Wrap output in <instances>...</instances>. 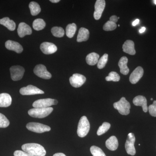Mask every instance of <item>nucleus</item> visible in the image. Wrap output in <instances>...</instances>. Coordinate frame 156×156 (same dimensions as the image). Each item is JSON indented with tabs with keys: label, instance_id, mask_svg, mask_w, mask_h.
<instances>
[{
	"label": "nucleus",
	"instance_id": "nucleus-33",
	"mask_svg": "<svg viewBox=\"0 0 156 156\" xmlns=\"http://www.w3.org/2000/svg\"><path fill=\"white\" fill-rule=\"evenodd\" d=\"M10 125L8 119L2 114L0 113V128H5Z\"/></svg>",
	"mask_w": 156,
	"mask_h": 156
},
{
	"label": "nucleus",
	"instance_id": "nucleus-23",
	"mask_svg": "<svg viewBox=\"0 0 156 156\" xmlns=\"http://www.w3.org/2000/svg\"><path fill=\"white\" fill-rule=\"evenodd\" d=\"M89 32L87 29L81 27L79 31L77 38V41L82 42L86 41L89 39Z\"/></svg>",
	"mask_w": 156,
	"mask_h": 156
},
{
	"label": "nucleus",
	"instance_id": "nucleus-29",
	"mask_svg": "<svg viewBox=\"0 0 156 156\" xmlns=\"http://www.w3.org/2000/svg\"><path fill=\"white\" fill-rule=\"evenodd\" d=\"M111 127L110 124L109 123L105 122L101 126L99 127L98 130L97 134L98 136L102 135L105 133L107 132L110 129Z\"/></svg>",
	"mask_w": 156,
	"mask_h": 156
},
{
	"label": "nucleus",
	"instance_id": "nucleus-28",
	"mask_svg": "<svg viewBox=\"0 0 156 156\" xmlns=\"http://www.w3.org/2000/svg\"><path fill=\"white\" fill-rule=\"evenodd\" d=\"M51 32L54 37H62L64 36L65 31L61 27H55L51 29Z\"/></svg>",
	"mask_w": 156,
	"mask_h": 156
},
{
	"label": "nucleus",
	"instance_id": "nucleus-31",
	"mask_svg": "<svg viewBox=\"0 0 156 156\" xmlns=\"http://www.w3.org/2000/svg\"><path fill=\"white\" fill-rule=\"evenodd\" d=\"M108 60V55L105 53L98 60L97 63L98 68L99 69H103L106 65Z\"/></svg>",
	"mask_w": 156,
	"mask_h": 156
},
{
	"label": "nucleus",
	"instance_id": "nucleus-26",
	"mask_svg": "<svg viewBox=\"0 0 156 156\" xmlns=\"http://www.w3.org/2000/svg\"><path fill=\"white\" fill-rule=\"evenodd\" d=\"M46 26V23L44 20L37 19L34 20L33 23V27L36 30H41L45 28Z\"/></svg>",
	"mask_w": 156,
	"mask_h": 156
},
{
	"label": "nucleus",
	"instance_id": "nucleus-30",
	"mask_svg": "<svg viewBox=\"0 0 156 156\" xmlns=\"http://www.w3.org/2000/svg\"><path fill=\"white\" fill-rule=\"evenodd\" d=\"M90 151L93 156H106L100 148L92 146L90 148Z\"/></svg>",
	"mask_w": 156,
	"mask_h": 156
},
{
	"label": "nucleus",
	"instance_id": "nucleus-10",
	"mask_svg": "<svg viewBox=\"0 0 156 156\" xmlns=\"http://www.w3.org/2000/svg\"><path fill=\"white\" fill-rule=\"evenodd\" d=\"M20 93L22 95H30L44 94V92L37 87L30 85L21 88L20 90Z\"/></svg>",
	"mask_w": 156,
	"mask_h": 156
},
{
	"label": "nucleus",
	"instance_id": "nucleus-17",
	"mask_svg": "<svg viewBox=\"0 0 156 156\" xmlns=\"http://www.w3.org/2000/svg\"><path fill=\"white\" fill-rule=\"evenodd\" d=\"M5 47L7 49L12 51H15L17 53H22L23 50V48L19 43L14 41H9L6 42Z\"/></svg>",
	"mask_w": 156,
	"mask_h": 156
},
{
	"label": "nucleus",
	"instance_id": "nucleus-38",
	"mask_svg": "<svg viewBox=\"0 0 156 156\" xmlns=\"http://www.w3.org/2000/svg\"><path fill=\"white\" fill-rule=\"evenodd\" d=\"M140 22V20L139 19H137L136 20H135L132 23V25L133 26H136L137 25V24H138V23H139Z\"/></svg>",
	"mask_w": 156,
	"mask_h": 156
},
{
	"label": "nucleus",
	"instance_id": "nucleus-5",
	"mask_svg": "<svg viewBox=\"0 0 156 156\" xmlns=\"http://www.w3.org/2000/svg\"><path fill=\"white\" fill-rule=\"evenodd\" d=\"M26 128L29 131L37 133H43L51 130L50 127L41 123L30 122L27 124Z\"/></svg>",
	"mask_w": 156,
	"mask_h": 156
},
{
	"label": "nucleus",
	"instance_id": "nucleus-40",
	"mask_svg": "<svg viewBox=\"0 0 156 156\" xmlns=\"http://www.w3.org/2000/svg\"><path fill=\"white\" fill-rule=\"evenodd\" d=\"M146 30V28L145 27H141V29L139 30L140 33L141 34L143 33Z\"/></svg>",
	"mask_w": 156,
	"mask_h": 156
},
{
	"label": "nucleus",
	"instance_id": "nucleus-15",
	"mask_svg": "<svg viewBox=\"0 0 156 156\" xmlns=\"http://www.w3.org/2000/svg\"><path fill=\"white\" fill-rule=\"evenodd\" d=\"M32 31L30 27L24 22L19 24L17 29V33L20 37H23L26 35L31 34Z\"/></svg>",
	"mask_w": 156,
	"mask_h": 156
},
{
	"label": "nucleus",
	"instance_id": "nucleus-3",
	"mask_svg": "<svg viewBox=\"0 0 156 156\" xmlns=\"http://www.w3.org/2000/svg\"><path fill=\"white\" fill-rule=\"evenodd\" d=\"M113 106L115 109L118 110L120 114L126 115L130 113L131 105L126 100L125 97H122L119 101L115 102Z\"/></svg>",
	"mask_w": 156,
	"mask_h": 156
},
{
	"label": "nucleus",
	"instance_id": "nucleus-44",
	"mask_svg": "<svg viewBox=\"0 0 156 156\" xmlns=\"http://www.w3.org/2000/svg\"><path fill=\"white\" fill-rule=\"evenodd\" d=\"M153 100V98H151V100Z\"/></svg>",
	"mask_w": 156,
	"mask_h": 156
},
{
	"label": "nucleus",
	"instance_id": "nucleus-14",
	"mask_svg": "<svg viewBox=\"0 0 156 156\" xmlns=\"http://www.w3.org/2000/svg\"><path fill=\"white\" fill-rule=\"evenodd\" d=\"M41 50L45 54H51L57 51V48L56 45L49 42H44L40 46Z\"/></svg>",
	"mask_w": 156,
	"mask_h": 156
},
{
	"label": "nucleus",
	"instance_id": "nucleus-12",
	"mask_svg": "<svg viewBox=\"0 0 156 156\" xmlns=\"http://www.w3.org/2000/svg\"><path fill=\"white\" fill-rule=\"evenodd\" d=\"M105 6V1L104 0H97L95 5L94 17L96 20L100 19Z\"/></svg>",
	"mask_w": 156,
	"mask_h": 156
},
{
	"label": "nucleus",
	"instance_id": "nucleus-1",
	"mask_svg": "<svg viewBox=\"0 0 156 156\" xmlns=\"http://www.w3.org/2000/svg\"><path fill=\"white\" fill-rule=\"evenodd\" d=\"M21 148L23 151L34 156H45L46 154L44 148L38 144H25Z\"/></svg>",
	"mask_w": 156,
	"mask_h": 156
},
{
	"label": "nucleus",
	"instance_id": "nucleus-11",
	"mask_svg": "<svg viewBox=\"0 0 156 156\" xmlns=\"http://www.w3.org/2000/svg\"><path fill=\"white\" fill-rule=\"evenodd\" d=\"M54 105V99L45 98L35 101L33 104L34 108H45Z\"/></svg>",
	"mask_w": 156,
	"mask_h": 156
},
{
	"label": "nucleus",
	"instance_id": "nucleus-24",
	"mask_svg": "<svg viewBox=\"0 0 156 156\" xmlns=\"http://www.w3.org/2000/svg\"><path fill=\"white\" fill-rule=\"evenodd\" d=\"M99 58V55L95 53H89L86 57L87 64L90 66H94L97 64Z\"/></svg>",
	"mask_w": 156,
	"mask_h": 156
},
{
	"label": "nucleus",
	"instance_id": "nucleus-6",
	"mask_svg": "<svg viewBox=\"0 0 156 156\" xmlns=\"http://www.w3.org/2000/svg\"><path fill=\"white\" fill-rule=\"evenodd\" d=\"M135 142V137L134 134L132 133L128 134L125 144V148L128 154L134 156L136 154V150L134 147Z\"/></svg>",
	"mask_w": 156,
	"mask_h": 156
},
{
	"label": "nucleus",
	"instance_id": "nucleus-37",
	"mask_svg": "<svg viewBox=\"0 0 156 156\" xmlns=\"http://www.w3.org/2000/svg\"><path fill=\"white\" fill-rule=\"evenodd\" d=\"M110 21H112V22L115 23H116L118 21V17H117L115 15H113L112 17L110 18Z\"/></svg>",
	"mask_w": 156,
	"mask_h": 156
},
{
	"label": "nucleus",
	"instance_id": "nucleus-43",
	"mask_svg": "<svg viewBox=\"0 0 156 156\" xmlns=\"http://www.w3.org/2000/svg\"><path fill=\"white\" fill-rule=\"evenodd\" d=\"M154 3L156 5V0H154V1H153Z\"/></svg>",
	"mask_w": 156,
	"mask_h": 156
},
{
	"label": "nucleus",
	"instance_id": "nucleus-13",
	"mask_svg": "<svg viewBox=\"0 0 156 156\" xmlns=\"http://www.w3.org/2000/svg\"><path fill=\"white\" fill-rule=\"evenodd\" d=\"M144 74V69L141 66H138L131 73L129 77L131 83L136 84L142 77Z\"/></svg>",
	"mask_w": 156,
	"mask_h": 156
},
{
	"label": "nucleus",
	"instance_id": "nucleus-41",
	"mask_svg": "<svg viewBox=\"0 0 156 156\" xmlns=\"http://www.w3.org/2000/svg\"><path fill=\"white\" fill-rule=\"evenodd\" d=\"M50 2L52 3H56L60 2V1L59 0H50Z\"/></svg>",
	"mask_w": 156,
	"mask_h": 156
},
{
	"label": "nucleus",
	"instance_id": "nucleus-2",
	"mask_svg": "<svg viewBox=\"0 0 156 156\" xmlns=\"http://www.w3.org/2000/svg\"><path fill=\"white\" fill-rule=\"evenodd\" d=\"M90 123L87 117L83 116L81 118L78 124L77 134L80 137H84L87 135L90 130Z\"/></svg>",
	"mask_w": 156,
	"mask_h": 156
},
{
	"label": "nucleus",
	"instance_id": "nucleus-21",
	"mask_svg": "<svg viewBox=\"0 0 156 156\" xmlns=\"http://www.w3.org/2000/svg\"><path fill=\"white\" fill-rule=\"evenodd\" d=\"M107 148L112 151H115L119 146V142L117 137L115 136L110 137L105 142Z\"/></svg>",
	"mask_w": 156,
	"mask_h": 156
},
{
	"label": "nucleus",
	"instance_id": "nucleus-16",
	"mask_svg": "<svg viewBox=\"0 0 156 156\" xmlns=\"http://www.w3.org/2000/svg\"><path fill=\"white\" fill-rule=\"evenodd\" d=\"M133 102L136 106L142 107L143 110L144 112L148 111L147 100L144 96L142 95L136 96L133 99Z\"/></svg>",
	"mask_w": 156,
	"mask_h": 156
},
{
	"label": "nucleus",
	"instance_id": "nucleus-36",
	"mask_svg": "<svg viewBox=\"0 0 156 156\" xmlns=\"http://www.w3.org/2000/svg\"><path fill=\"white\" fill-rule=\"evenodd\" d=\"M14 156H34L24 151L20 150L15 151L14 152Z\"/></svg>",
	"mask_w": 156,
	"mask_h": 156
},
{
	"label": "nucleus",
	"instance_id": "nucleus-4",
	"mask_svg": "<svg viewBox=\"0 0 156 156\" xmlns=\"http://www.w3.org/2000/svg\"><path fill=\"white\" fill-rule=\"evenodd\" d=\"M52 107L45 108H34L28 111V113L30 116L33 118H42L48 116L53 111Z\"/></svg>",
	"mask_w": 156,
	"mask_h": 156
},
{
	"label": "nucleus",
	"instance_id": "nucleus-20",
	"mask_svg": "<svg viewBox=\"0 0 156 156\" xmlns=\"http://www.w3.org/2000/svg\"><path fill=\"white\" fill-rule=\"evenodd\" d=\"M128 62V59L126 56H123L120 58L118 65L120 67V72L121 73L127 75L129 72V69L127 66Z\"/></svg>",
	"mask_w": 156,
	"mask_h": 156
},
{
	"label": "nucleus",
	"instance_id": "nucleus-9",
	"mask_svg": "<svg viewBox=\"0 0 156 156\" xmlns=\"http://www.w3.org/2000/svg\"><path fill=\"white\" fill-rule=\"evenodd\" d=\"M86 81V77L80 74H74L69 78L70 83L72 87L75 88L81 87L83 85Z\"/></svg>",
	"mask_w": 156,
	"mask_h": 156
},
{
	"label": "nucleus",
	"instance_id": "nucleus-8",
	"mask_svg": "<svg viewBox=\"0 0 156 156\" xmlns=\"http://www.w3.org/2000/svg\"><path fill=\"white\" fill-rule=\"evenodd\" d=\"M34 72L39 77L45 80H49L52 77V75L47 70L46 66L42 64L37 65L34 69Z\"/></svg>",
	"mask_w": 156,
	"mask_h": 156
},
{
	"label": "nucleus",
	"instance_id": "nucleus-25",
	"mask_svg": "<svg viewBox=\"0 0 156 156\" xmlns=\"http://www.w3.org/2000/svg\"><path fill=\"white\" fill-rule=\"evenodd\" d=\"M31 14L33 16H36L41 12V9L40 5L36 2H31L29 5Z\"/></svg>",
	"mask_w": 156,
	"mask_h": 156
},
{
	"label": "nucleus",
	"instance_id": "nucleus-19",
	"mask_svg": "<svg viewBox=\"0 0 156 156\" xmlns=\"http://www.w3.org/2000/svg\"><path fill=\"white\" fill-rule=\"evenodd\" d=\"M12 98L8 93L0 94V107H8L11 105Z\"/></svg>",
	"mask_w": 156,
	"mask_h": 156
},
{
	"label": "nucleus",
	"instance_id": "nucleus-22",
	"mask_svg": "<svg viewBox=\"0 0 156 156\" xmlns=\"http://www.w3.org/2000/svg\"><path fill=\"white\" fill-rule=\"evenodd\" d=\"M0 24L5 27L11 31H14L16 28L15 23L8 17H4L2 19H0Z\"/></svg>",
	"mask_w": 156,
	"mask_h": 156
},
{
	"label": "nucleus",
	"instance_id": "nucleus-7",
	"mask_svg": "<svg viewBox=\"0 0 156 156\" xmlns=\"http://www.w3.org/2000/svg\"><path fill=\"white\" fill-rule=\"evenodd\" d=\"M11 79L13 81H18L21 80L24 75L25 70L22 66H14L10 69Z\"/></svg>",
	"mask_w": 156,
	"mask_h": 156
},
{
	"label": "nucleus",
	"instance_id": "nucleus-27",
	"mask_svg": "<svg viewBox=\"0 0 156 156\" xmlns=\"http://www.w3.org/2000/svg\"><path fill=\"white\" fill-rule=\"evenodd\" d=\"M77 27L75 23L68 24L66 27V35L69 38H72L76 31Z\"/></svg>",
	"mask_w": 156,
	"mask_h": 156
},
{
	"label": "nucleus",
	"instance_id": "nucleus-39",
	"mask_svg": "<svg viewBox=\"0 0 156 156\" xmlns=\"http://www.w3.org/2000/svg\"><path fill=\"white\" fill-rule=\"evenodd\" d=\"M53 156H66L65 154L62 153H57L53 155Z\"/></svg>",
	"mask_w": 156,
	"mask_h": 156
},
{
	"label": "nucleus",
	"instance_id": "nucleus-42",
	"mask_svg": "<svg viewBox=\"0 0 156 156\" xmlns=\"http://www.w3.org/2000/svg\"><path fill=\"white\" fill-rule=\"evenodd\" d=\"M58 103V101L56 100V99H54V105H56Z\"/></svg>",
	"mask_w": 156,
	"mask_h": 156
},
{
	"label": "nucleus",
	"instance_id": "nucleus-32",
	"mask_svg": "<svg viewBox=\"0 0 156 156\" xmlns=\"http://www.w3.org/2000/svg\"><path fill=\"white\" fill-rule=\"evenodd\" d=\"M120 80L119 75L115 72H111L109 74L108 76L106 77L105 80L107 81H113L119 82Z\"/></svg>",
	"mask_w": 156,
	"mask_h": 156
},
{
	"label": "nucleus",
	"instance_id": "nucleus-35",
	"mask_svg": "<svg viewBox=\"0 0 156 156\" xmlns=\"http://www.w3.org/2000/svg\"><path fill=\"white\" fill-rule=\"evenodd\" d=\"M148 110L152 116L156 117V100L154 101L153 104L148 107Z\"/></svg>",
	"mask_w": 156,
	"mask_h": 156
},
{
	"label": "nucleus",
	"instance_id": "nucleus-34",
	"mask_svg": "<svg viewBox=\"0 0 156 156\" xmlns=\"http://www.w3.org/2000/svg\"><path fill=\"white\" fill-rule=\"evenodd\" d=\"M117 26L116 23L109 20L104 25L103 30L107 31L113 30L116 28Z\"/></svg>",
	"mask_w": 156,
	"mask_h": 156
},
{
	"label": "nucleus",
	"instance_id": "nucleus-18",
	"mask_svg": "<svg viewBox=\"0 0 156 156\" xmlns=\"http://www.w3.org/2000/svg\"><path fill=\"white\" fill-rule=\"evenodd\" d=\"M122 49L124 52L130 55H134L136 53L134 42L131 40H127L125 42L123 45Z\"/></svg>",
	"mask_w": 156,
	"mask_h": 156
}]
</instances>
